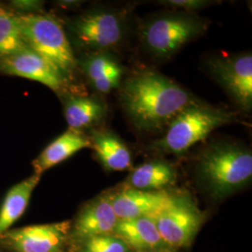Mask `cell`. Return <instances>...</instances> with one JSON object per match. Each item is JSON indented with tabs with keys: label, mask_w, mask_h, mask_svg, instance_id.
Here are the masks:
<instances>
[{
	"label": "cell",
	"mask_w": 252,
	"mask_h": 252,
	"mask_svg": "<svg viewBox=\"0 0 252 252\" xmlns=\"http://www.w3.org/2000/svg\"><path fill=\"white\" fill-rule=\"evenodd\" d=\"M121 98L127 116L145 131L168 126L195 102L188 91L154 70H143L128 78L122 87Z\"/></svg>",
	"instance_id": "1"
},
{
	"label": "cell",
	"mask_w": 252,
	"mask_h": 252,
	"mask_svg": "<svg viewBox=\"0 0 252 252\" xmlns=\"http://www.w3.org/2000/svg\"><path fill=\"white\" fill-rule=\"evenodd\" d=\"M197 177L213 198H224L252 180V152L234 142L210 145L199 158Z\"/></svg>",
	"instance_id": "2"
},
{
	"label": "cell",
	"mask_w": 252,
	"mask_h": 252,
	"mask_svg": "<svg viewBox=\"0 0 252 252\" xmlns=\"http://www.w3.org/2000/svg\"><path fill=\"white\" fill-rule=\"evenodd\" d=\"M209 23L189 12H166L146 19L139 28L145 50L154 58L167 59L207 31Z\"/></svg>",
	"instance_id": "3"
},
{
	"label": "cell",
	"mask_w": 252,
	"mask_h": 252,
	"mask_svg": "<svg viewBox=\"0 0 252 252\" xmlns=\"http://www.w3.org/2000/svg\"><path fill=\"white\" fill-rule=\"evenodd\" d=\"M234 113L193 102L184 108L167 126L165 135L153 147L165 153L181 155L204 140L216 128L233 123Z\"/></svg>",
	"instance_id": "4"
},
{
	"label": "cell",
	"mask_w": 252,
	"mask_h": 252,
	"mask_svg": "<svg viewBox=\"0 0 252 252\" xmlns=\"http://www.w3.org/2000/svg\"><path fill=\"white\" fill-rule=\"evenodd\" d=\"M18 16L27 47L43 57L68 81L78 65L60 22L44 12Z\"/></svg>",
	"instance_id": "5"
},
{
	"label": "cell",
	"mask_w": 252,
	"mask_h": 252,
	"mask_svg": "<svg viewBox=\"0 0 252 252\" xmlns=\"http://www.w3.org/2000/svg\"><path fill=\"white\" fill-rule=\"evenodd\" d=\"M75 42L88 53L108 52L121 45L126 33L124 12L95 9L69 19L66 23Z\"/></svg>",
	"instance_id": "6"
},
{
	"label": "cell",
	"mask_w": 252,
	"mask_h": 252,
	"mask_svg": "<svg viewBox=\"0 0 252 252\" xmlns=\"http://www.w3.org/2000/svg\"><path fill=\"white\" fill-rule=\"evenodd\" d=\"M153 219L166 247L189 246L203 223V213L187 194H171Z\"/></svg>",
	"instance_id": "7"
},
{
	"label": "cell",
	"mask_w": 252,
	"mask_h": 252,
	"mask_svg": "<svg viewBox=\"0 0 252 252\" xmlns=\"http://www.w3.org/2000/svg\"><path fill=\"white\" fill-rule=\"evenodd\" d=\"M208 70L239 108H252V56L249 53L214 58Z\"/></svg>",
	"instance_id": "8"
},
{
	"label": "cell",
	"mask_w": 252,
	"mask_h": 252,
	"mask_svg": "<svg viewBox=\"0 0 252 252\" xmlns=\"http://www.w3.org/2000/svg\"><path fill=\"white\" fill-rule=\"evenodd\" d=\"M71 229L70 221L9 230L0 241L16 252H61Z\"/></svg>",
	"instance_id": "9"
},
{
	"label": "cell",
	"mask_w": 252,
	"mask_h": 252,
	"mask_svg": "<svg viewBox=\"0 0 252 252\" xmlns=\"http://www.w3.org/2000/svg\"><path fill=\"white\" fill-rule=\"evenodd\" d=\"M0 72L40 82L58 94H63L67 86L63 75L28 47L0 60Z\"/></svg>",
	"instance_id": "10"
},
{
	"label": "cell",
	"mask_w": 252,
	"mask_h": 252,
	"mask_svg": "<svg viewBox=\"0 0 252 252\" xmlns=\"http://www.w3.org/2000/svg\"><path fill=\"white\" fill-rule=\"evenodd\" d=\"M119 219L112 207L110 193L88 202L76 217L73 236L81 241L91 237L114 234Z\"/></svg>",
	"instance_id": "11"
},
{
	"label": "cell",
	"mask_w": 252,
	"mask_h": 252,
	"mask_svg": "<svg viewBox=\"0 0 252 252\" xmlns=\"http://www.w3.org/2000/svg\"><path fill=\"white\" fill-rule=\"evenodd\" d=\"M170 193L165 190L149 191L126 185L114 193L110 200L119 220L150 217L166 202Z\"/></svg>",
	"instance_id": "12"
},
{
	"label": "cell",
	"mask_w": 252,
	"mask_h": 252,
	"mask_svg": "<svg viewBox=\"0 0 252 252\" xmlns=\"http://www.w3.org/2000/svg\"><path fill=\"white\" fill-rule=\"evenodd\" d=\"M77 65L93 88L102 94H108L119 87L124 74L120 63L108 52L87 53L77 59Z\"/></svg>",
	"instance_id": "13"
},
{
	"label": "cell",
	"mask_w": 252,
	"mask_h": 252,
	"mask_svg": "<svg viewBox=\"0 0 252 252\" xmlns=\"http://www.w3.org/2000/svg\"><path fill=\"white\" fill-rule=\"evenodd\" d=\"M114 235L129 249L140 252L160 251L166 247L150 217L119 220Z\"/></svg>",
	"instance_id": "14"
},
{
	"label": "cell",
	"mask_w": 252,
	"mask_h": 252,
	"mask_svg": "<svg viewBox=\"0 0 252 252\" xmlns=\"http://www.w3.org/2000/svg\"><path fill=\"white\" fill-rule=\"evenodd\" d=\"M91 147L89 136L81 131L67 129L51 144L48 145L41 153L32 162L34 174L41 176L44 172L65 161L82 149Z\"/></svg>",
	"instance_id": "15"
},
{
	"label": "cell",
	"mask_w": 252,
	"mask_h": 252,
	"mask_svg": "<svg viewBox=\"0 0 252 252\" xmlns=\"http://www.w3.org/2000/svg\"><path fill=\"white\" fill-rule=\"evenodd\" d=\"M63 114L68 128L82 131L100 123L107 114L106 104L95 97L65 94Z\"/></svg>",
	"instance_id": "16"
},
{
	"label": "cell",
	"mask_w": 252,
	"mask_h": 252,
	"mask_svg": "<svg viewBox=\"0 0 252 252\" xmlns=\"http://www.w3.org/2000/svg\"><path fill=\"white\" fill-rule=\"evenodd\" d=\"M89 138L91 147L105 168L112 171L131 168V152L118 135L108 130H93Z\"/></svg>",
	"instance_id": "17"
},
{
	"label": "cell",
	"mask_w": 252,
	"mask_h": 252,
	"mask_svg": "<svg viewBox=\"0 0 252 252\" xmlns=\"http://www.w3.org/2000/svg\"><path fill=\"white\" fill-rule=\"evenodd\" d=\"M40 178L33 174L8 190L0 207V237L23 216Z\"/></svg>",
	"instance_id": "18"
},
{
	"label": "cell",
	"mask_w": 252,
	"mask_h": 252,
	"mask_svg": "<svg viewBox=\"0 0 252 252\" xmlns=\"http://www.w3.org/2000/svg\"><path fill=\"white\" fill-rule=\"evenodd\" d=\"M177 179L176 168L166 161L145 162L131 172L127 186L141 190L158 191L172 185Z\"/></svg>",
	"instance_id": "19"
},
{
	"label": "cell",
	"mask_w": 252,
	"mask_h": 252,
	"mask_svg": "<svg viewBox=\"0 0 252 252\" xmlns=\"http://www.w3.org/2000/svg\"><path fill=\"white\" fill-rule=\"evenodd\" d=\"M27 48L18 15L0 6V60Z\"/></svg>",
	"instance_id": "20"
},
{
	"label": "cell",
	"mask_w": 252,
	"mask_h": 252,
	"mask_svg": "<svg viewBox=\"0 0 252 252\" xmlns=\"http://www.w3.org/2000/svg\"><path fill=\"white\" fill-rule=\"evenodd\" d=\"M81 242V252H129V248L114 234L91 237Z\"/></svg>",
	"instance_id": "21"
},
{
	"label": "cell",
	"mask_w": 252,
	"mask_h": 252,
	"mask_svg": "<svg viewBox=\"0 0 252 252\" xmlns=\"http://www.w3.org/2000/svg\"><path fill=\"white\" fill-rule=\"evenodd\" d=\"M12 11L17 15H27L42 13L44 2L36 0H16L10 1Z\"/></svg>",
	"instance_id": "22"
},
{
	"label": "cell",
	"mask_w": 252,
	"mask_h": 252,
	"mask_svg": "<svg viewBox=\"0 0 252 252\" xmlns=\"http://www.w3.org/2000/svg\"><path fill=\"white\" fill-rule=\"evenodd\" d=\"M160 3L164 4L166 6L180 8L185 10L202 9L212 4V2L206 1V0H166V1H160Z\"/></svg>",
	"instance_id": "23"
},
{
	"label": "cell",
	"mask_w": 252,
	"mask_h": 252,
	"mask_svg": "<svg viewBox=\"0 0 252 252\" xmlns=\"http://www.w3.org/2000/svg\"><path fill=\"white\" fill-rule=\"evenodd\" d=\"M60 6L65 7V8H70V7H77L79 5H81V2L78 1H60L59 2Z\"/></svg>",
	"instance_id": "24"
},
{
	"label": "cell",
	"mask_w": 252,
	"mask_h": 252,
	"mask_svg": "<svg viewBox=\"0 0 252 252\" xmlns=\"http://www.w3.org/2000/svg\"><path fill=\"white\" fill-rule=\"evenodd\" d=\"M164 252L162 250H160V251H150V252Z\"/></svg>",
	"instance_id": "25"
}]
</instances>
